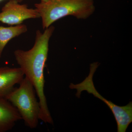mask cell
Here are the masks:
<instances>
[{"mask_svg": "<svg viewBox=\"0 0 132 132\" xmlns=\"http://www.w3.org/2000/svg\"><path fill=\"white\" fill-rule=\"evenodd\" d=\"M54 27L51 26L43 32L39 30L36 32L35 41L32 48L27 51L18 49L14 52L16 62L24 73L25 77L31 82L39 99L40 106L39 119L46 123L53 125L44 92V69L47 60L49 43Z\"/></svg>", "mask_w": 132, "mask_h": 132, "instance_id": "6da1fadb", "label": "cell"}, {"mask_svg": "<svg viewBox=\"0 0 132 132\" xmlns=\"http://www.w3.org/2000/svg\"><path fill=\"white\" fill-rule=\"evenodd\" d=\"M45 29L55 22L71 15L79 19H87L95 10L94 0H48L35 5Z\"/></svg>", "mask_w": 132, "mask_h": 132, "instance_id": "7a4b0ae2", "label": "cell"}, {"mask_svg": "<svg viewBox=\"0 0 132 132\" xmlns=\"http://www.w3.org/2000/svg\"><path fill=\"white\" fill-rule=\"evenodd\" d=\"M19 85V87H14L5 98L15 107L27 127L36 128L39 120L40 106L34 88L26 77Z\"/></svg>", "mask_w": 132, "mask_h": 132, "instance_id": "3957f363", "label": "cell"}, {"mask_svg": "<svg viewBox=\"0 0 132 132\" xmlns=\"http://www.w3.org/2000/svg\"><path fill=\"white\" fill-rule=\"evenodd\" d=\"M98 66V62L90 64V72L87 77L79 84L74 85L71 83L69 88L76 89L77 92L76 95L78 98L80 97L81 92L86 91L102 101L109 107L113 114L117 122L118 132H126L128 126L132 122V102H130L124 106H119L108 100L98 93L94 85L93 77Z\"/></svg>", "mask_w": 132, "mask_h": 132, "instance_id": "277c9868", "label": "cell"}, {"mask_svg": "<svg viewBox=\"0 0 132 132\" xmlns=\"http://www.w3.org/2000/svg\"><path fill=\"white\" fill-rule=\"evenodd\" d=\"M40 18L36 10L29 8L26 4H21L18 0H9L0 12V22L9 25L22 24L29 19Z\"/></svg>", "mask_w": 132, "mask_h": 132, "instance_id": "5b68a950", "label": "cell"}, {"mask_svg": "<svg viewBox=\"0 0 132 132\" xmlns=\"http://www.w3.org/2000/svg\"><path fill=\"white\" fill-rule=\"evenodd\" d=\"M24 78V73L20 67H0V97L5 98Z\"/></svg>", "mask_w": 132, "mask_h": 132, "instance_id": "8992f818", "label": "cell"}, {"mask_svg": "<svg viewBox=\"0 0 132 132\" xmlns=\"http://www.w3.org/2000/svg\"><path fill=\"white\" fill-rule=\"evenodd\" d=\"M21 119L15 107L5 98L0 97V132L12 130L15 123Z\"/></svg>", "mask_w": 132, "mask_h": 132, "instance_id": "52a82bcc", "label": "cell"}, {"mask_svg": "<svg viewBox=\"0 0 132 132\" xmlns=\"http://www.w3.org/2000/svg\"><path fill=\"white\" fill-rule=\"evenodd\" d=\"M27 31V26L22 24L10 27L0 26V59L8 43L12 39L26 33Z\"/></svg>", "mask_w": 132, "mask_h": 132, "instance_id": "ba28073f", "label": "cell"}, {"mask_svg": "<svg viewBox=\"0 0 132 132\" xmlns=\"http://www.w3.org/2000/svg\"><path fill=\"white\" fill-rule=\"evenodd\" d=\"M48 0H41V1L42 2H46Z\"/></svg>", "mask_w": 132, "mask_h": 132, "instance_id": "9c48e42d", "label": "cell"}, {"mask_svg": "<svg viewBox=\"0 0 132 132\" xmlns=\"http://www.w3.org/2000/svg\"><path fill=\"white\" fill-rule=\"evenodd\" d=\"M18 1L19 2L21 3L23 0H18Z\"/></svg>", "mask_w": 132, "mask_h": 132, "instance_id": "30bf717a", "label": "cell"}, {"mask_svg": "<svg viewBox=\"0 0 132 132\" xmlns=\"http://www.w3.org/2000/svg\"><path fill=\"white\" fill-rule=\"evenodd\" d=\"M3 0H0V2H1Z\"/></svg>", "mask_w": 132, "mask_h": 132, "instance_id": "8fae6325", "label": "cell"}]
</instances>
